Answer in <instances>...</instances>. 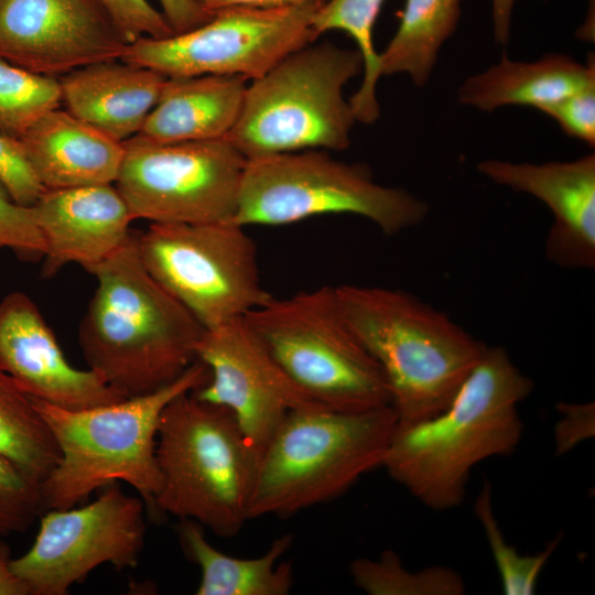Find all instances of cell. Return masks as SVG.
<instances>
[{"label":"cell","mask_w":595,"mask_h":595,"mask_svg":"<svg viewBox=\"0 0 595 595\" xmlns=\"http://www.w3.org/2000/svg\"><path fill=\"white\" fill-rule=\"evenodd\" d=\"M209 378L195 360L181 377L153 392L82 410L32 398L50 426L61 457L40 485L43 510L68 509L112 483L133 487L153 508L161 486L155 447L162 411L177 396Z\"/></svg>","instance_id":"277c9868"},{"label":"cell","mask_w":595,"mask_h":595,"mask_svg":"<svg viewBox=\"0 0 595 595\" xmlns=\"http://www.w3.org/2000/svg\"><path fill=\"white\" fill-rule=\"evenodd\" d=\"M335 290L345 321L382 370L398 428L441 413L487 348L405 290L356 284Z\"/></svg>","instance_id":"3957f363"},{"label":"cell","mask_w":595,"mask_h":595,"mask_svg":"<svg viewBox=\"0 0 595 595\" xmlns=\"http://www.w3.org/2000/svg\"><path fill=\"white\" fill-rule=\"evenodd\" d=\"M324 1L269 10H218L195 29L128 44L121 60L166 77L235 75L253 80L316 41L312 21Z\"/></svg>","instance_id":"8fae6325"},{"label":"cell","mask_w":595,"mask_h":595,"mask_svg":"<svg viewBox=\"0 0 595 595\" xmlns=\"http://www.w3.org/2000/svg\"><path fill=\"white\" fill-rule=\"evenodd\" d=\"M166 79L123 60L94 63L58 77L65 109L119 142L140 132Z\"/></svg>","instance_id":"d6986e66"},{"label":"cell","mask_w":595,"mask_h":595,"mask_svg":"<svg viewBox=\"0 0 595 595\" xmlns=\"http://www.w3.org/2000/svg\"><path fill=\"white\" fill-rule=\"evenodd\" d=\"M18 139L45 190L113 184L125 154L123 142L61 107L42 116Z\"/></svg>","instance_id":"ffe728a7"},{"label":"cell","mask_w":595,"mask_h":595,"mask_svg":"<svg viewBox=\"0 0 595 595\" xmlns=\"http://www.w3.org/2000/svg\"><path fill=\"white\" fill-rule=\"evenodd\" d=\"M477 171L493 183L529 194L545 204L553 224L545 257L565 269L595 266V154L544 163L487 159Z\"/></svg>","instance_id":"e0dca14e"},{"label":"cell","mask_w":595,"mask_h":595,"mask_svg":"<svg viewBox=\"0 0 595 595\" xmlns=\"http://www.w3.org/2000/svg\"><path fill=\"white\" fill-rule=\"evenodd\" d=\"M127 46L100 0H0V58L30 72L58 78Z\"/></svg>","instance_id":"9a60e30c"},{"label":"cell","mask_w":595,"mask_h":595,"mask_svg":"<svg viewBox=\"0 0 595 595\" xmlns=\"http://www.w3.org/2000/svg\"><path fill=\"white\" fill-rule=\"evenodd\" d=\"M155 455L161 486L153 510L221 538L241 530L258 457L228 409L193 391L177 396L161 413Z\"/></svg>","instance_id":"8992f818"},{"label":"cell","mask_w":595,"mask_h":595,"mask_svg":"<svg viewBox=\"0 0 595 595\" xmlns=\"http://www.w3.org/2000/svg\"><path fill=\"white\" fill-rule=\"evenodd\" d=\"M539 111L552 118L562 131L589 147L595 145V84L582 88Z\"/></svg>","instance_id":"836d02e7"},{"label":"cell","mask_w":595,"mask_h":595,"mask_svg":"<svg viewBox=\"0 0 595 595\" xmlns=\"http://www.w3.org/2000/svg\"><path fill=\"white\" fill-rule=\"evenodd\" d=\"M386 0H325L314 14L312 26L316 36L328 31H342L350 36L364 60L363 80L349 98L356 121L370 125L378 120L377 99L379 53L374 44V26Z\"/></svg>","instance_id":"484cf974"},{"label":"cell","mask_w":595,"mask_h":595,"mask_svg":"<svg viewBox=\"0 0 595 595\" xmlns=\"http://www.w3.org/2000/svg\"><path fill=\"white\" fill-rule=\"evenodd\" d=\"M532 390L504 347L487 346L441 413L397 428L382 467L432 510L461 506L476 465L510 455L520 444L518 407Z\"/></svg>","instance_id":"6da1fadb"},{"label":"cell","mask_w":595,"mask_h":595,"mask_svg":"<svg viewBox=\"0 0 595 595\" xmlns=\"http://www.w3.org/2000/svg\"><path fill=\"white\" fill-rule=\"evenodd\" d=\"M128 44L141 39L174 34L162 12L148 0H100Z\"/></svg>","instance_id":"d6a6232c"},{"label":"cell","mask_w":595,"mask_h":595,"mask_svg":"<svg viewBox=\"0 0 595 595\" xmlns=\"http://www.w3.org/2000/svg\"><path fill=\"white\" fill-rule=\"evenodd\" d=\"M0 455L40 485L61 457L55 437L32 398L1 367Z\"/></svg>","instance_id":"d4e9b609"},{"label":"cell","mask_w":595,"mask_h":595,"mask_svg":"<svg viewBox=\"0 0 595 595\" xmlns=\"http://www.w3.org/2000/svg\"><path fill=\"white\" fill-rule=\"evenodd\" d=\"M556 409L560 416L554 425L553 441L555 453L561 456L594 437L595 404L560 402Z\"/></svg>","instance_id":"e575fe53"},{"label":"cell","mask_w":595,"mask_h":595,"mask_svg":"<svg viewBox=\"0 0 595 595\" xmlns=\"http://www.w3.org/2000/svg\"><path fill=\"white\" fill-rule=\"evenodd\" d=\"M245 228L230 220L151 223L136 242L147 270L209 329L242 318L272 296Z\"/></svg>","instance_id":"30bf717a"},{"label":"cell","mask_w":595,"mask_h":595,"mask_svg":"<svg viewBox=\"0 0 595 595\" xmlns=\"http://www.w3.org/2000/svg\"><path fill=\"white\" fill-rule=\"evenodd\" d=\"M0 248L12 250L19 258L43 259L45 244L35 221L32 206L17 203L0 182Z\"/></svg>","instance_id":"4dcf8cb0"},{"label":"cell","mask_w":595,"mask_h":595,"mask_svg":"<svg viewBox=\"0 0 595 595\" xmlns=\"http://www.w3.org/2000/svg\"><path fill=\"white\" fill-rule=\"evenodd\" d=\"M61 104L58 78L30 72L0 58L1 133L19 138Z\"/></svg>","instance_id":"83f0119b"},{"label":"cell","mask_w":595,"mask_h":595,"mask_svg":"<svg viewBox=\"0 0 595 595\" xmlns=\"http://www.w3.org/2000/svg\"><path fill=\"white\" fill-rule=\"evenodd\" d=\"M42 510L40 484L0 455V536L26 531Z\"/></svg>","instance_id":"f546056e"},{"label":"cell","mask_w":595,"mask_h":595,"mask_svg":"<svg viewBox=\"0 0 595 595\" xmlns=\"http://www.w3.org/2000/svg\"><path fill=\"white\" fill-rule=\"evenodd\" d=\"M0 182L11 197L23 206H32L45 191L32 170L20 140L1 132Z\"/></svg>","instance_id":"1f68e13d"},{"label":"cell","mask_w":595,"mask_h":595,"mask_svg":"<svg viewBox=\"0 0 595 595\" xmlns=\"http://www.w3.org/2000/svg\"><path fill=\"white\" fill-rule=\"evenodd\" d=\"M428 204L374 180L368 165L304 150L247 159L230 221L282 226L314 216L350 214L392 236L424 221Z\"/></svg>","instance_id":"ba28073f"},{"label":"cell","mask_w":595,"mask_h":595,"mask_svg":"<svg viewBox=\"0 0 595 595\" xmlns=\"http://www.w3.org/2000/svg\"><path fill=\"white\" fill-rule=\"evenodd\" d=\"M207 12H215L227 8H251V9H281L299 6L313 0H196Z\"/></svg>","instance_id":"8d00e7d4"},{"label":"cell","mask_w":595,"mask_h":595,"mask_svg":"<svg viewBox=\"0 0 595 595\" xmlns=\"http://www.w3.org/2000/svg\"><path fill=\"white\" fill-rule=\"evenodd\" d=\"M398 428L391 405L292 410L257 461L248 517H289L331 501L382 467Z\"/></svg>","instance_id":"5b68a950"},{"label":"cell","mask_w":595,"mask_h":595,"mask_svg":"<svg viewBox=\"0 0 595 595\" xmlns=\"http://www.w3.org/2000/svg\"><path fill=\"white\" fill-rule=\"evenodd\" d=\"M177 538L186 558L201 571L197 595H288L293 586V567L280 561L292 545L289 533L274 539L260 556L242 559L217 550L206 539L203 526L182 519Z\"/></svg>","instance_id":"603a6c76"},{"label":"cell","mask_w":595,"mask_h":595,"mask_svg":"<svg viewBox=\"0 0 595 595\" xmlns=\"http://www.w3.org/2000/svg\"><path fill=\"white\" fill-rule=\"evenodd\" d=\"M247 83L235 75L167 77L137 136L162 143L224 139L240 115Z\"/></svg>","instance_id":"44dd1931"},{"label":"cell","mask_w":595,"mask_h":595,"mask_svg":"<svg viewBox=\"0 0 595 595\" xmlns=\"http://www.w3.org/2000/svg\"><path fill=\"white\" fill-rule=\"evenodd\" d=\"M86 271L97 281L78 331L89 369L126 398L181 377L205 328L147 270L136 234Z\"/></svg>","instance_id":"7a4b0ae2"},{"label":"cell","mask_w":595,"mask_h":595,"mask_svg":"<svg viewBox=\"0 0 595 595\" xmlns=\"http://www.w3.org/2000/svg\"><path fill=\"white\" fill-rule=\"evenodd\" d=\"M115 182L133 219L231 220L247 159L225 138L162 143L134 136Z\"/></svg>","instance_id":"7c38bea8"},{"label":"cell","mask_w":595,"mask_h":595,"mask_svg":"<svg viewBox=\"0 0 595 595\" xmlns=\"http://www.w3.org/2000/svg\"><path fill=\"white\" fill-rule=\"evenodd\" d=\"M145 502L112 483L80 508L48 509L32 547L11 560L30 595H66L93 570L138 565L145 539Z\"/></svg>","instance_id":"4fadbf2b"},{"label":"cell","mask_w":595,"mask_h":595,"mask_svg":"<svg viewBox=\"0 0 595 595\" xmlns=\"http://www.w3.org/2000/svg\"><path fill=\"white\" fill-rule=\"evenodd\" d=\"M462 0H405L398 29L379 53V74H407L418 87L429 82L443 44L455 32Z\"/></svg>","instance_id":"cb8c5ba5"},{"label":"cell","mask_w":595,"mask_h":595,"mask_svg":"<svg viewBox=\"0 0 595 595\" xmlns=\"http://www.w3.org/2000/svg\"><path fill=\"white\" fill-rule=\"evenodd\" d=\"M0 367L31 398L82 410L127 399L96 371L72 366L36 304L15 291L0 301Z\"/></svg>","instance_id":"2e32d148"},{"label":"cell","mask_w":595,"mask_h":595,"mask_svg":"<svg viewBox=\"0 0 595 595\" xmlns=\"http://www.w3.org/2000/svg\"><path fill=\"white\" fill-rule=\"evenodd\" d=\"M595 84V58L586 64L564 54H547L534 62L506 55L486 71L467 77L457 90L459 104L491 112L504 106L538 110Z\"/></svg>","instance_id":"7402d4cb"},{"label":"cell","mask_w":595,"mask_h":595,"mask_svg":"<svg viewBox=\"0 0 595 595\" xmlns=\"http://www.w3.org/2000/svg\"><path fill=\"white\" fill-rule=\"evenodd\" d=\"M477 517L495 561L501 589L506 595H532L549 559L561 541V534L534 554H521L505 539L494 512L491 486L485 480L474 502Z\"/></svg>","instance_id":"f1b7e54d"},{"label":"cell","mask_w":595,"mask_h":595,"mask_svg":"<svg viewBox=\"0 0 595 595\" xmlns=\"http://www.w3.org/2000/svg\"><path fill=\"white\" fill-rule=\"evenodd\" d=\"M515 2L516 0H491L493 33L495 41L501 45L509 42Z\"/></svg>","instance_id":"f35d334b"},{"label":"cell","mask_w":595,"mask_h":595,"mask_svg":"<svg viewBox=\"0 0 595 595\" xmlns=\"http://www.w3.org/2000/svg\"><path fill=\"white\" fill-rule=\"evenodd\" d=\"M11 560L10 548L0 536V595H30L25 583L13 572Z\"/></svg>","instance_id":"74e56055"},{"label":"cell","mask_w":595,"mask_h":595,"mask_svg":"<svg viewBox=\"0 0 595 595\" xmlns=\"http://www.w3.org/2000/svg\"><path fill=\"white\" fill-rule=\"evenodd\" d=\"M195 355L209 378L194 396L228 409L257 457L292 410L324 407L289 379L242 318L205 329Z\"/></svg>","instance_id":"5bb4252c"},{"label":"cell","mask_w":595,"mask_h":595,"mask_svg":"<svg viewBox=\"0 0 595 595\" xmlns=\"http://www.w3.org/2000/svg\"><path fill=\"white\" fill-rule=\"evenodd\" d=\"M242 320L316 403L339 411L391 405L382 370L345 321L335 286L271 296Z\"/></svg>","instance_id":"9c48e42d"},{"label":"cell","mask_w":595,"mask_h":595,"mask_svg":"<svg viewBox=\"0 0 595 595\" xmlns=\"http://www.w3.org/2000/svg\"><path fill=\"white\" fill-rule=\"evenodd\" d=\"M363 71L357 48L313 42L247 85L240 115L225 139L246 159L345 150L356 119L344 87Z\"/></svg>","instance_id":"52a82bcc"},{"label":"cell","mask_w":595,"mask_h":595,"mask_svg":"<svg viewBox=\"0 0 595 595\" xmlns=\"http://www.w3.org/2000/svg\"><path fill=\"white\" fill-rule=\"evenodd\" d=\"M354 584L368 595H462L466 587L454 569L432 565L412 571L392 550L379 558H358L349 565Z\"/></svg>","instance_id":"4316f807"},{"label":"cell","mask_w":595,"mask_h":595,"mask_svg":"<svg viewBox=\"0 0 595 595\" xmlns=\"http://www.w3.org/2000/svg\"><path fill=\"white\" fill-rule=\"evenodd\" d=\"M162 13L174 33L195 29L206 22L213 12L205 11L196 0H159Z\"/></svg>","instance_id":"d590c367"},{"label":"cell","mask_w":595,"mask_h":595,"mask_svg":"<svg viewBox=\"0 0 595 595\" xmlns=\"http://www.w3.org/2000/svg\"><path fill=\"white\" fill-rule=\"evenodd\" d=\"M32 209L45 244V279L69 263L98 264L132 236L133 216L113 184L45 190Z\"/></svg>","instance_id":"ac0fdd59"}]
</instances>
